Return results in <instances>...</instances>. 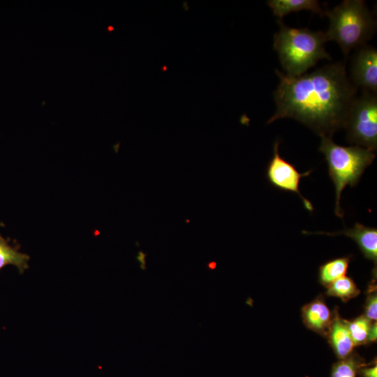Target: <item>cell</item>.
<instances>
[{
    "mask_svg": "<svg viewBox=\"0 0 377 377\" xmlns=\"http://www.w3.org/2000/svg\"><path fill=\"white\" fill-rule=\"evenodd\" d=\"M279 82L274 91L276 111L267 120L291 118L317 135L331 137L342 128L357 88L340 62L327 64L314 71L290 76L275 71Z\"/></svg>",
    "mask_w": 377,
    "mask_h": 377,
    "instance_id": "1",
    "label": "cell"
},
{
    "mask_svg": "<svg viewBox=\"0 0 377 377\" xmlns=\"http://www.w3.org/2000/svg\"><path fill=\"white\" fill-rule=\"evenodd\" d=\"M277 22L279 30L274 34L273 47L286 75H301L318 61L331 59L325 49V32L289 27L281 20Z\"/></svg>",
    "mask_w": 377,
    "mask_h": 377,
    "instance_id": "2",
    "label": "cell"
},
{
    "mask_svg": "<svg viewBox=\"0 0 377 377\" xmlns=\"http://www.w3.org/2000/svg\"><path fill=\"white\" fill-rule=\"evenodd\" d=\"M324 15L329 19L327 40L335 41L345 57L367 45L375 33L376 21L364 1L344 0L333 9L325 10Z\"/></svg>",
    "mask_w": 377,
    "mask_h": 377,
    "instance_id": "3",
    "label": "cell"
},
{
    "mask_svg": "<svg viewBox=\"0 0 377 377\" xmlns=\"http://www.w3.org/2000/svg\"><path fill=\"white\" fill-rule=\"evenodd\" d=\"M318 150L327 163L328 174L335 190L337 216L343 219V210L340 205L341 193L347 185L355 186L365 169L375 158L374 151L357 145L343 146L335 143L331 137L321 138Z\"/></svg>",
    "mask_w": 377,
    "mask_h": 377,
    "instance_id": "4",
    "label": "cell"
},
{
    "mask_svg": "<svg viewBox=\"0 0 377 377\" xmlns=\"http://www.w3.org/2000/svg\"><path fill=\"white\" fill-rule=\"evenodd\" d=\"M343 128L348 143L372 151L377 148L376 94L362 91L352 101L346 115Z\"/></svg>",
    "mask_w": 377,
    "mask_h": 377,
    "instance_id": "5",
    "label": "cell"
},
{
    "mask_svg": "<svg viewBox=\"0 0 377 377\" xmlns=\"http://www.w3.org/2000/svg\"><path fill=\"white\" fill-rule=\"evenodd\" d=\"M279 147V142L276 141L273 147L272 157L266 168L265 175L269 183L279 190L297 193L305 209L312 212L314 209L313 205L300 191L301 179L309 176L312 170L299 172L293 164L280 155Z\"/></svg>",
    "mask_w": 377,
    "mask_h": 377,
    "instance_id": "6",
    "label": "cell"
},
{
    "mask_svg": "<svg viewBox=\"0 0 377 377\" xmlns=\"http://www.w3.org/2000/svg\"><path fill=\"white\" fill-rule=\"evenodd\" d=\"M349 79L357 89L376 94L377 50L364 45L355 50L351 61Z\"/></svg>",
    "mask_w": 377,
    "mask_h": 377,
    "instance_id": "7",
    "label": "cell"
},
{
    "mask_svg": "<svg viewBox=\"0 0 377 377\" xmlns=\"http://www.w3.org/2000/svg\"><path fill=\"white\" fill-rule=\"evenodd\" d=\"M327 235H344L353 239L358 245L360 249L367 259L377 260V228L366 226L356 223L353 228H347L337 232H313Z\"/></svg>",
    "mask_w": 377,
    "mask_h": 377,
    "instance_id": "8",
    "label": "cell"
},
{
    "mask_svg": "<svg viewBox=\"0 0 377 377\" xmlns=\"http://www.w3.org/2000/svg\"><path fill=\"white\" fill-rule=\"evenodd\" d=\"M304 323L310 329L317 332H325L332 323V316L325 303L317 299L302 309Z\"/></svg>",
    "mask_w": 377,
    "mask_h": 377,
    "instance_id": "9",
    "label": "cell"
},
{
    "mask_svg": "<svg viewBox=\"0 0 377 377\" xmlns=\"http://www.w3.org/2000/svg\"><path fill=\"white\" fill-rule=\"evenodd\" d=\"M267 3L272 10L274 15L279 20L294 12L309 10L323 16V10L319 2L316 0H269Z\"/></svg>",
    "mask_w": 377,
    "mask_h": 377,
    "instance_id": "10",
    "label": "cell"
},
{
    "mask_svg": "<svg viewBox=\"0 0 377 377\" xmlns=\"http://www.w3.org/2000/svg\"><path fill=\"white\" fill-rule=\"evenodd\" d=\"M330 340L336 355L341 359L348 357L355 346L346 321L339 317L332 319L330 327Z\"/></svg>",
    "mask_w": 377,
    "mask_h": 377,
    "instance_id": "11",
    "label": "cell"
},
{
    "mask_svg": "<svg viewBox=\"0 0 377 377\" xmlns=\"http://www.w3.org/2000/svg\"><path fill=\"white\" fill-rule=\"evenodd\" d=\"M19 245L12 246L9 239H5L0 235V269L11 265L16 267L22 274L29 268V255L19 251Z\"/></svg>",
    "mask_w": 377,
    "mask_h": 377,
    "instance_id": "12",
    "label": "cell"
},
{
    "mask_svg": "<svg viewBox=\"0 0 377 377\" xmlns=\"http://www.w3.org/2000/svg\"><path fill=\"white\" fill-rule=\"evenodd\" d=\"M350 257H342L331 260L319 268L320 281L327 286L335 280L343 276L347 272Z\"/></svg>",
    "mask_w": 377,
    "mask_h": 377,
    "instance_id": "13",
    "label": "cell"
},
{
    "mask_svg": "<svg viewBox=\"0 0 377 377\" xmlns=\"http://www.w3.org/2000/svg\"><path fill=\"white\" fill-rule=\"evenodd\" d=\"M327 294L346 301L359 293L354 281L348 276H342L333 281L328 286Z\"/></svg>",
    "mask_w": 377,
    "mask_h": 377,
    "instance_id": "14",
    "label": "cell"
},
{
    "mask_svg": "<svg viewBox=\"0 0 377 377\" xmlns=\"http://www.w3.org/2000/svg\"><path fill=\"white\" fill-rule=\"evenodd\" d=\"M346 323L354 345L362 344L367 341L371 325L370 320L364 316L350 323L346 321Z\"/></svg>",
    "mask_w": 377,
    "mask_h": 377,
    "instance_id": "15",
    "label": "cell"
},
{
    "mask_svg": "<svg viewBox=\"0 0 377 377\" xmlns=\"http://www.w3.org/2000/svg\"><path fill=\"white\" fill-rule=\"evenodd\" d=\"M359 367V362L353 357L341 359L333 366L332 377H355Z\"/></svg>",
    "mask_w": 377,
    "mask_h": 377,
    "instance_id": "16",
    "label": "cell"
},
{
    "mask_svg": "<svg viewBox=\"0 0 377 377\" xmlns=\"http://www.w3.org/2000/svg\"><path fill=\"white\" fill-rule=\"evenodd\" d=\"M367 319L376 320L377 318V297L376 294L373 293L368 296L366 306L365 316Z\"/></svg>",
    "mask_w": 377,
    "mask_h": 377,
    "instance_id": "17",
    "label": "cell"
},
{
    "mask_svg": "<svg viewBox=\"0 0 377 377\" xmlns=\"http://www.w3.org/2000/svg\"><path fill=\"white\" fill-rule=\"evenodd\" d=\"M360 373L362 374L363 377H377L376 364L372 367L362 368L360 370Z\"/></svg>",
    "mask_w": 377,
    "mask_h": 377,
    "instance_id": "18",
    "label": "cell"
},
{
    "mask_svg": "<svg viewBox=\"0 0 377 377\" xmlns=\"http://www.w3.org/2000/svg\"><path fill=\"white\" fill-rule=\"evenodd\" d=\"M147 253H144L142 251H140L138 252V255L136 257L137 260L140 262V268L142 270H146V261H145V257L147 256Z\"/></svg>",
    "mask_w": 377,
    "mask_h": 377,
    "instance_id": "19",
    "label": "cell"
},
{
    "mask_svg": "<svg viewBox=\"0 0 377 377\" xmlns=\"http://www.w3.org/2000/svg\"><path fill=\"white\" fill-rule=\"evenodd\" d=\"M376 339V323L371 325L367 341H374Z\"/></svg>",
    "mask_w": 377,
    "mask_h": 377,
    "instance_id": "20",
    "label": "cell"
},
{
    "mask_svg": "<svg viewBox=\"0 0 377 377\" xmlns=\"http://www.w3.org/2000/svg\"><path fill=\"white\" fill-rule=\"evenodd\" d=\"M216 267V263L215 261H210L207 263L206 267L209 270L215 269Z\"/></svg>",
    "mask_w": 377,
    "mask_h": 377,
    "instance_id": "21",
    "label": "cell"
},
{
    "mask_svg": "<svg viewBox=\"0 0 377 377\" xmlns=\"http://www.w3.org/2000/svg\"><path fill=\"white\" fill-rule=\"evenodd\" d=\"M165 68H167V67H166V66H164V67L163 68V71H165Z\"/></svg>",
    "mask_w": 377,
    "mask_h": 377,
    "instance_id": "22",
    "label": "cell"
}]
</instances>
